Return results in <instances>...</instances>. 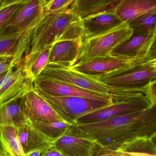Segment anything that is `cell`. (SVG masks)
I'll list each match as a JSON object with an SVG mask.
<instances>
[{"instance_id":"cell-1","label":"cell","mask_w":156,"mask_h":156,"mask_svg":"<svg viewBox=\"0 0 156 156\" xmlns=\"http://www.w3.org/2000/svg\"><path fill=\"white\" fill-rule=\"evenodd\" d=\"M67 132L117 151L136 139L156 136V105L98 123L71 125Z\"/></svg>"},{"instance_id":"cell-2","label":"cell","mask_w":156,"mask_h":156,"mask_svg":"<svg viewBox=\"0 0 156 156\" xmlns=\"http://www.w3.org/2000/svg\"><path fill=\"white\" fill-rule=\"evenodd\" d=\"M79 38L84 40L83 21L70 7L54 13L45 11L25 32L22 44L23 54L25 56L58 42Z\"/></svg>"},{"instance_id":"cell-3","label":"cell","mask_w":156,"mask_h":156,"mask_svg":"<svg viewBox=\"0 0 156 156\" xmlns=\"http://www.w3.org/2000/svg\"><path fill=\"white\" fill-rule=\"evenodd\" d=\"M106 86L110 92H142L156 81V58L148 57L112 73L92 77Z\"/></svg>"},{"instance_id":"cell-4","label":"cell","mask_w":156,"mask_h":156,"mask_svg":"<svg viewBox=\"0 0 156 156\" xmlns=\"http://www.w3.org/2000/svg\"><path fill=\"white\" fill-rule=\"evenodd\" d=\"M111 105L86 114L78 118L74 125L92 124L112 118L142 111L152 106L143 94H109Z\"/></svg>"},{"instance_id":"cell-5","label":"cell","mask_w":156,"mask_h":156,"mask_svg":"<svg viewBox=\"0 0 156 156\" xmlns=\"http://www.w3.org/2000/svg\"><path fill=\"white\" fill-rule=\"evenodd\" d=\"M66 123L74 125L79 118L88 113L108 106L113 103L112 99L102 100L76 96L55 97L47 94L34 87Z\"/></svg>"},{"instance_id":"cell-6","label":"cell","mask_w":156,"mask_h":156,"mask_svg":"<svg viewBox=\"0 0 156 156\" xmlns=\"http://www.w3.org/2000/svg\"><path fill=\"white\" fill-rule=\"evenodd\" d=\"M132 34V30L125 23L102 35L84 40L77 63L87 62L108 56L117 47L129 41Z\"/></svg>"},{"instance_id":"cell-7","label":"cell","mask_w":156,"mask_h":156,"mask_svg":"<svg viewBox=\"0 0 156 156\" xmlns=\"http://www.w3.org/2000/svg\"><path fill=\"white\" fill-rule=\"evenodd\" d=\"M39 77L72 85L105 96L110 97L108 87L91 76L60 64H48Z\"/></svg>"},{"instance_id":"cell-8","label":"cell","mask_w":156,"mask_h":156,"mask_svg":"<svg viewBox=\"0 0 156 156\" xmlns=\"http://www.w3.org/2000/svg\"><path fill=\"white\" fill-rule=\"evenodd\" d=\"M156 31L132 34L129 41L117 47L110 55L136 60L156 58Z\"/></svg>"},{"instance_id":"cell-9","label":"cell","mask_w":156,"mask_h":156,"mask_svg":"<svg viewBox=\"0 0 156 156\" xmlns=\"http://www.w3.org/2000/svg\"><path fill=\"white\" fill-rule=\"evenodd\" d=\"M20 105L23 113L28 121L65 122L34 87L21 98Z\"/></svg>"},{"instance_id":"cell-10","label":"cell","mask_w":156,"mask_h":156,"mask_svg":"<svg viewBox=\"0 0 156 156\" xmlns=\"http://www.w3.org/2000/svg\"><path fill=\"white\" fill-rule=\"evenodd\" d=\"M45 0H28L0 34V37L25 32L45 11Z\"/></svg>"},{"instance_id":"cell-11","label":"cell","mask_w":156,"mask_h":156,"mask_svg":"<svg viewBox=\"0 0 156 156\" xmlns=\"http://www.w3.org/2000/svg\"><path fill=\"white\" fill-rule=\"evenodd\" d=\"M144 59L136 60L109 55L87 62L77 63L69 67L86 75L94 77L129 67Z\"/></svg>"},{"instance_id":"cell-12","label":"cell","mask_w":156,"mask_h":156,"mask_svg":"<svg viewBox=\"0 0 156 156\" xmlns=\"http://www.w3.org/2000/svg\"><path fill=\"white\" fill-rule=\"evenodd\" d=\"M34 87L55 97L76 96L98 100H107L110 97L102 95L66 83L45 77H38L34 82Z\"/></svg>"},{"instance_id":"cell-13","label":"cell","mask_w":156,"mask_h":156,"mask_svg":"<svg viewBox=\"0 0 156 156\" xmlns=\"http://www.w3.org/2000/svg\"><path fill=\"white\" fill-rule=\"evenodd\" d=\"M34 87V83L25 77L20 66L13 67L0 84V105L20 98Z\"/></svg>"},{"instance_id":"cell-14","label":"cell","mask_w":156,"mask_h":156,"mask_svg":"<svg viewBox=\"0 0 156 156\" xmlns=\"http://www.w3.org/2000/svg\"><path fill=\"white\" fill-rule=\"evenodd\" d=\"M63 156H92L98 145L94 141L66 132L53 142Z\"/></svg>"},{"instance_id":"cell-15","label":"cell","mask_w":156,"mask_h":156,"mask_svg":"<svg viewBox=\"0 0 156 156\" xmlns=\"http://www.w3.org/2000/svg\"><path fill=\"white\" fill-rule=\"evenodd\" d=\"M84 40L82 38L61 41L53 45L48 64L63 65L71 67L78 62Z\"/></svg>"},{"instance_id":"cell-16","label":"cell","mask_w":156,"mask_h":156,"mask_svg":"<svg viewBox=\"0 0 156 156\" xmlns=\"http://www.w3.org/2000/svg\"><path fill=\"white\" fill-rule=\"evenodd\" d=\"M82 21L84 40L102 35L125 23L115 11L101 13Z\"/></svg>"},{"instance_id":"cell-17","label":"cell","mask_w":156,"mask_h":156,"mask_svg":"<svg viewBox=\"0 0 156 156\" xmlns=\"http://www.w3.org/2000/svg\"><path fill=\"white\" fill-rule=\"evenodd\" d=\"M18 137L24 154L44 151L52 146L53 140L35 129L29 122L18 128Z\"/></svg>"},{"instance_id":"cell-18","label":"cell","mask_w":156,"mask_h":156,"mask_svg":"<svg viewBox=\"0 0 156 156\" xmlns=\"http://www.w3.org/2000/svg\"><path fill=\"white\" fill-rule=\"evenodd\" d=\"M115 12L128 23L144 14L156 13V0H120Z\"/></svg>"},{"instance_id":"cell-19","label":"cell","mask_w":156,"mask_h":156,"mask_svg":"<svg viewBox=\"0 0 156 156\" xmlns=\"http://www.w3.org/2000/svg\"><path fill=\"white\" fill-rule=\"evenodd\" d=\"M120 0H74L70 8L74 14L83 20L90 17L115 11Z\"/></svg>"},{"instance_id":"cell-20","label":"cell","mask_w":156,"mask_h":156,"mask_svg":"<svg viewBox=\"0 0 156 156\" xmlns=\"http://www.w3.org/2000/svg\"><path fill=\"white\" fill-rule=\"evenodd\" d=\"M53 45L48 46L41 51L30 53L23 56L20 66L27 79L34 83L39 77L48 65Z\"/></svg>"},{"instance_id":"cell-21","label":"cell","mask_w":156,"mask_h":156,"mask_svg":"<svg viewBox=\"0 0 156 156\" xmlns=\"http://www.w3.org/2000/svg\"><path fill=\"white\" fill-rule=\"evenodd\" d=\"M21 98L0 105V126H13L18 128L28 122L22 111Z\"/></svg>"},{"instance_id":"cell-22","label":"cell","mask_w":156,"mask_h":156,"mask_svg":"<svg viewBox=\"0 0 156 156\" xmlns=\"http://www.w3.org/2000/svg\"><path fill=\"white\" fill-rule=\"evenodd\" d=\"M156 136L136 139L125 144L119 151L131 156H156Z\"/></svg>"},{"instance_id":"cell-23","label":"cell","mask_w":156,"mask_h":156,"mask_svg":"<svg viewBox=\"0 0 156 156\" xmlns=\"http://www.w3.org/2000/svg\"><path fill=\"white\" fill-rule=\"evenodd\" d=\"M25 33L0 37V56H13L15 67L20 66L21 61L22 40Z\"/></svg>"},{"instance_id":"cell-24","label":"cell","mask_w":156,"mask_h":156,"mask_svg":"<svg viewBox=\"0 0 156 156\" xmlns=\"http://www.w3.org/2000/svg\"><path fill=\"white\" fill-rule=\"evenodd\" d=\"M0 141L12 156H26L18 137V128L14 126H0Z\"/></svg>"},{"instance_id":"cell-25","label":"cell","mask_w":156,"mask_h":156,"mask_svg":"<svg viewBox=\"0 0 156 156\" xmlns=\"http://www.w3.org/2000/svg\"><path fill=\"white\" fill-rule=\"evenodd\" d=\"M34 128L54 141L66 133L71 125L64 121H28Z\"/></svg>"},{"instance_id":"cell-26","label":"cell","mask_w":156,"mask_h":156,"mask_svg":"<svg viewBox=\"0 0 156 156\" xmlns=\"http://www.w3.org/2000/svg\"><path fill=\"white\" fill-rule=\"evenodd\" d=\"M132 34H142L156 31V13L140 16L127 23Z\"/></svg>"},{"instance_id":"cell-27","label":"cell","mask_w":156,"mask_h":156,"mask_svg":"<svg viewBox=\"0 0 156 156\" xmlns=\"http://www.w3.org/2000/svg\"><path fill=\"white\" fill-rule=\"evenodd\" d=\"M28 0H5L0 9V34Z\"/></svg>"},{"instance_id":"cell-28","label":"cell","mask_w":156,"mask_h":156,"mask_svg":"<svg viewBox=\"0 0 156 156\" xmlns=\"http://www.w3.org/2000/svg\"><path fill=\"white\" fill-rule=\"evenodd\" d=\"M74 0H45L44 9L48 13L61 11L70 7Z\"/></svg>"},{"instance_id":"cell-29","label":"cell","mask_w":156,"mask_h":156,"mask_svg":"<svg viewBox=\"0 0 156 156\" xmlns=\"http://www.w3.org/2000/svg\"><path fill=\"white\" fill-rule=\"evenodd\" d=\"M13 57L10 55L0 56V74L8 72L15 67L13 63Z\"/></svg>"},{"instance_id":"cell-30","label":"cell","mask_w":156,"mask_h":156,"mask_svg":"<svg viewBox=\"0 0 156 156\" xmlns=\"http://www.w3.org/2000/svg\"><path fill=\"white\" fill-rule=\"evenodd\" d=\"M156 81L151 82L146 88L145 95L150 102L151 106L156 105Z\"/></svg>"},{"instance_id":"cell-31","label":"cell","mask_w":156,"mask_h":156,"mask_svg":"<svg viewBox=\"0 0 156 156\" xmlns=\"http://www.w3.org/2000/svg\"><path fill=\"white\" fill-rule=\"evenodd\" d=\"M92 156H123L120 152L118 151L109 150L103 148L99 147H98Z\"/></svg>"},{"instance_id":"cell-32","label":"cell","mask_w":156,"mask_h":156,"mask_svg":"<svg viewBox=\"0 0 156 156\" xmlns=\"http://www.w3.org/2000/svg\"><path fill=\"white\" fill-rule=\"evenodd\" d=\"M42 156H63L62 154L53 146L43 152Z\"/></svg>"},{"instance_id":"cell-33","label":"cell","mask_w":156,"mask_h":156,"mask_svg":"<svg viewBox=\"0 0 156 156\" xmlns=\"http://www.w3.org/2000/svg\"><path fill=\"white\" fill-rule=\"evenodd\" d=\"M0 148H1L0 156H13L9 151V150L4 146L1 141H0Z\"/></svg>"},{"instance_id":"cell-34","label":"cell","mask_w":156,"mask_h":156,"mask_svg":"<svg viewBox=\"0 0 156 156\" xmlns=\"http://www.w3.org/2000/svg\"><path fill=\"white\" fill-rule=\"evenodd\" d=\"M43 151H31L27 154H25L26 156H42Z\"/></svg>"},{"instance_id":"cell-35","label":"cell","mask_w":156,"mask_h":156,"mask_svg":"<svg viewBox=\"0 0 156 156\" xmlns=\"http://www.w3.org/2000/svg\"><path fill=\"white\" fill-rule=\"evenodd\" d=\"M7 73H8V72H6V73H3L0 74V84H1L2 82V80H3L4 77H5L6 75H7Z\"/></svg>"},{"instance_id":"cell-36","label":"cell","mask_w":156,"mask_h":156,"mask_svg":"<svg viewBox=\"0 0 156 156\" xmlns=\"http://www.w3.org/2000/svg\"><path fill=\"white\" fill-rule=\"evenodd\" d=\"M119 152H120V153H121V154H122V156H131L130 154H129V153H126V152H122V151H119Z\"/></svg>"},{"instance_id":"cell-37","label":"cell","mask_w":156,"mask_h":156,"mask_svg":"<svg viewBox=\"0 0 156 156\" xmlns=\"http://www.w3.org/2000/svg\"><path fill=\"white\" fill-rule=\"evenodd\" d=\"M4 1L5 0H0V9L2 7L3 4H4Z\"/></svg>"},{"instance_id":"cell-38","label":"cell","mask_w":156,"mask_h":156,"mask_svg":"<svg viewBox=\"0 0 156 156\" xmlns=\"http://www.w3.org/2000/svg\"><path fill=\"white\" fill-rule=\"evenodd\" d=\"M0 153H1V148H0Z\"/></svg>"}]
</instances>
